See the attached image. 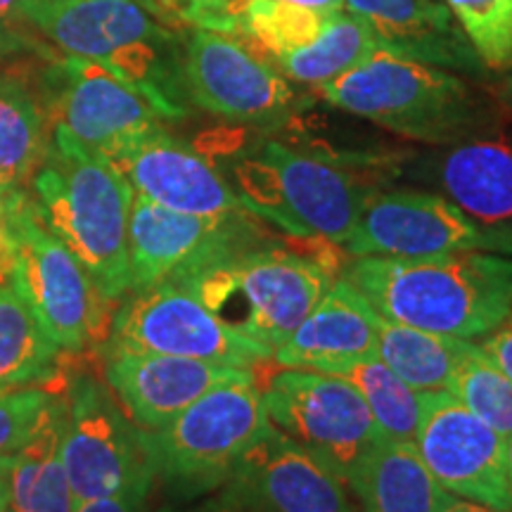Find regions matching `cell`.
<instances>
[{"label":"cell","instance_id":"14","mask_svg":"<svg viewBox=\"0 0 512 512\" xmlns=\"http://www.w3.org/2000/svg\"><path fill=\"white\" fill-rule=\"evenodd\" d=\"M413 444L448 494L512 512L505 439L451 392H425Z\"/></svg>","mask_w":512,"mask_h":512},{"label":"cell","instance_id":"13","mask_svg":"<svg viewBox=\"0 0 512 512\" xmlns=\"http://www.w3.org/2000/svg\"><path fill=\"white\" fill-rule=\"evenodd\" d=\"M344 249L351 256H415L494 252L512 256V233L484 228L444 195L370 190Z\"/></svg>","mask_w":512,"mask_h":512},{"label":"cell","instance_id":"40","mask_svg":"<svg viewBox=\"0 0 512 512\" xmlns=\"http://www.w3.org/2000/svg\"><path fill=\"white\" fill-rule=\"evenodd\" d=\"M441 512H501V510H494L489 508V505H482L475 501H467V498H460V496H448Z\"/></svg>","mask_w":512,"mask_h":512},{"label":"cell","instance_id":"30","mask_svg":"<svg viewBox=\"0 0 512 512\" xmlns=\"http://www.w3.org/2000/svg\"><path fill=\"white\" fill-rule=\"evenodd\" d=\"M330 15L287 0H247L235 38L273 62L316 41Z\"/></svg>","mask_w":512,"mask_h":512},{"label":"cell","instance_id":"34","mask_svg":"<svg viewBox=\"0 0 512 512\" xmlns=\"http://www.w3.org/2000/svg\"><path fill=\"white\" fill-rule=\"evenodd\" d=\"M46 389H15L0 394V458L17 451L34 432L50 399Z\"/></svg>","mask_w":512,"mask_h":512},{"label":"cell","instance_id":"9","mask_svg":"<svg viewBox=\"0 0 512 512\" xmlns=\"http://www.w3.org/2000/svg\"><path fill=\"white\" fill-rule=\"evenodd\" d=\"M62 460L74 505L131 491L150 494L155 472L140 430L117 396L93 375H76L64 394Z\"/></svg>","mask_w":512,"mask_h":512},{"label":"cell","instance_id":"35","mask_svg":"<svg viewBox=\"0 0 512 512\" xmlns=\"http://www.w3.org/2000/svg\"><path fill=\"white\" fill-rule=\"evenodd\" d=\"M29 192L27 188H12V185L0 183V280H5L12 252V221L19 204L24 202Z\"/></svg>","mask_w":512,"mask_h":512},{"label":"cell","instance_id":"8","mask_svg":"<svg viewBox=\"0 0 512 512\" xmlns=\"http://www.w3.org/2000/svg\"><path fill=\"white\" fill-rule=\"evenodd\" d=\"M5 283L29 306L41 330L60 351H83L105 325V306L76 254L50 233L27 195L12 221V252Z\"/></svg>","mask_w":512,"mask_h":512},{"label":"cell","instance_id":"2","mask_svg":"<svg viewBox=\"0 0 512 512\" xmlns=\"http://www.w3.org/2000/svg\"><path fill=\"white\" fill-rule=\"evenodd\" d=\"M22 19L62 55L112 72L143 95L162 121L188 117L183 38L143 0H22Z\"/></svg>","mask_w":512,"mask_h":512},{"label":"cell","instance_id":"41","mask_svg":"<svg viewBox=\"0 0 512 512\" xmlns=\"http://www.w3.org/2000/svg\"><path fill=\"white\" fill-rule=\"evenodd\" d=\"M287 3L302 5V8H309L316 12H325V15H330V12H337V10H344V0H287Z\"/></svg>","mask_w":512,"mask_h":512},{"label":"cell","instance_id":"33","mask_svg":"<svg viewBox=\"0 0 512 512\" xmlns=\"http://www.w3.org/2000/svg\"><path fill=\"white\" fill-rule=\"evenodd\" d=\"M143 3L147 10L162 17V22L216 31V34L235 38L247 0H143Z\"/></svg>","mask_w":512,"mask_h":512},{"label":"cell","instance_id":"26","mask_svg":"<svg viewBox=\"0 0 512 512\" xmlns=\"http://www.w3.org/2000/svg\"><path fill=\"white\" fill-rule=\"evenodd\" d=\"M53 121L24 81L0 76V183L24 188L43 164Z\"/></svg>","mask_w":512,"mask_h":512},{"label":"cell","instance_id":"16","mask_svg":"<svg viewBox=\"0 0 512 512\" xmlns=\"http://www.w3.org/2000/svg\"><path fill=\"white\" fill-rule=\"evenodd\" d=\"M247 512H358L344 479L271 427L221 486Z\"/></svg>","mask_w":512,"mask_h":512},{"label":"cell","instance_id":"4","mask_svg":"<svg viewBox=\"0 0 512 512\" xmlns=\"http://www.w3.org/2000/svg\"><path fill=\"white\" fill-rule=\"evenodd\" d=\"M166 280L188 287L228 328L275 351L332 285L330 268L256 228Z\"/></svg>","mask_w":512,"mask_h":512},{"label":"cell","instance_id":"10","mask_svg":"<svg viewBox=\"0 0 512 512\" xmlns=\"http://www.w3.org/2000/svg\"><path fill=\"white\" fill-rule=\"evenodd\" d=\"M261 394L275 430L344 482L384 437L368 403L342 377L287 368L268 377Z\"/></svg>","mask_w":512,"mask_h":512},{"label":"cell","instance_id":"32","mask_svg":"<svg viewBox=\"0 0 512 512\" xmlns=\"http://www.w3.org/2000/svg\"><path fill=\"white\" fill-rule=\"evenodd\" d=\"M486 69H512V0H446Z\"/></svg>","mask_w":512,"mask_h":512},{"label":"cell","instance_id":"3","mask_svg":"<svg viewBox=\"0 0 512 512\" xmlns=\"http://www.w3.org/2000/svg\"><path fill=\"white\" fill-rule=\"evenodd\" d=\"M38 216L81 261L107 302L131 290L128 219L133 192L110 159L53 124L43 164L31 178Z\"/></svg>","mask_w":512,"mask_h":512},{"label":"cell","instance_id":"36","mask_svg":"<svg viewBox=\"0 0 512 512\" xmlns=\"http://www.w3.org/2000/svg\"><path fill=\"white\" fill-rule=\"evenodd\" d=\"M479 347L484 349V354L489 356L498 366V370L512 382V318L505 320L501 328L489 332V337H486Z\"/></svg>","mask_w":512,"mask_h":512},{"label":"cell","instance_id":"5","mask_svg":"<svg viewBox=\"0 0 512 512\" xmlns=\"http://www.w3.org/2000/svg\"><path fill=\"white\" fill-rule=\"evenodd\" d=\"M316 93L337 110L427 145L460 143L489 126L482 98L458 74L384 48Z\"/></svg>","mask_w":512,"mask_h":512},{"label":"cell","instance_id":"43","mask_svg":"<svg viewBox=\"0 0 512 512\" xmlns=\"http://www.w3.org/2000/svg\"><path fill=\"white\" fill-rule=\"evenodd\" d=\"M0 512H10V508H8V491H5L3 479H0Z\"/></svg>","mask_w":512,"mask_h":512},{"label":"cell","instance_id":"27","mask_svg":"<svg viewBox=\"0 0 512 512\" xmlns=\"http://www.w3.org/2000/svg\"><path fill=\"white\" fill-rule=\"evenodd\" d=\"M60 354L22 297L0 280V394L55 380Z\"/></svg>","mask_w":512,"mask_h":512},{"label":"cell","instance_id":"6","mask_svg":"<svg viewBox=\"0 0 512 512\" xmlns=\"http://www.w3.org/2000/svg\"><path fill=\"white\" fill-rule=\"evenodd\" d=\"M242 209L292 238L344 247L370 190L335 159L264 140L235 159L230 178Z\"/></svg>","mask_w":512,"mask_h":512},{"label":"cell","instance_id":"12","mask_svg":"<svg viewBox=\"0 0 512 512\" xmlns=\"http://www.w3.org/2000/svg\"><path fill=\"white\" fill-rule=\"evenodd\" d=\"M107 344L245 370L273 356L271 349L228 328L174 280L128 292L114 313Z\"/></svg>","mask_w":512,"mask_h":512},{"label":"cell","instance_id":"25","mask_svg":"<svg viewBox=\"0 0 512 512\" xmlns=\"http://www.w3.org/2000/svg\"><path fill=\"white\" fill-rule=\"evenodd\" d=\"M472 342L420 330L377 313L375 356L415 392H448Z\"/></svg>","mask_w":512,"mask_h":512},{"label":"cell","instance_id":"11","mask_svg":"<svg viewBox=\"0 0 512 512\" xmlns=\"http://www.w3.org/2000/svg\"><path fill=\"white\" fill-rule=\"evenodd\" d=\"M183 79L192 105L233 124L278 128L302 107L297 88L271 60L216 31L185 34Z\"/></svg>","mask_w":512,"mask_h":512},{"label":"cell","instance_id":"42","mask_svg":"<svg viewBox=\"0 0 512 512\" xmlns=\"http://www.w3.org/2000/svg\"><path fill=\"white\" fill-rule=\"evenodd\" d=\"M505 465H508V477L512 484V434L510 437H505Z\"/></svg>","mask_w":512,"mask_h":512},{"label":"cell","instance_id":"39","mask_svg":"<svg viewBox=\"0 0 512 512\" xmlns=\"http://www.w3.org/2000/svg\"><path fill=\"white\" fill-rule=\"evenodd\" d=\"M159 512H247V510L242 508L233 496H228L226 491L219 489V494L207 498V501L188 503V505H164Z\"/></svg>","mask_w":512,"mask_h":512},{"label":"cell","instance_id":"19","mask_svg":"<svg viewBox=\"0 0 512 512\" xmlns=\"http://www.w3.org/2000/svg\"><path fill=\"white\" fill-rule=\"evenodd\" d=\"M110 162L133 192L166 209L197 216L242 211L233 185L195 147L166 133L164 126L133 140Z\"/></svg>","mask_w":512,"mask_h":512},{"label":"cell","instance_id":"20","mask_svg":"<svg viewBox=\"0 0 512 512\" xmlns=\"http://www.w3.org/2000/svg\"><path fill=\"white\" fill-rule=\"evenodd\" d=\"M344 10L368 22L384 50L477 74L484 67L446 0H344Z\"/></svg>","mask_w":512,"mask_h":512},{"label":"cell","instance_id":"18","mask_svg":"<svg viewBox=\"0 0 512 512\" xmlns=\"http://www.w3.org/2000/svg\"><path fill=\"white\" fill-rule=\"evenodd\" d=\"M256 228V216L245 209L221 216H197L166 209L136 195L128 219V292L145 290L171 275L190 271Z\"/></svg>","mask_w":512,"mask_h":512},{"label":"cell","instance_id":"24","mask_svg":"<svg viewBox=\"0 0 512 512\" xmlns=\"http://www.w3.org/2000/svg\"><path fill=\"white\" fill-rule=\"evenodd\" d=\"M361 512H441L451 496L413 441L382 437L347 477Z\"/></svg>","mask_w":512,"mask_h":512},{"label":"cell","instance_id":"17","mask_svg":"<svg viewBox=\"0 0 512 512\" xmlns=\"http://www.w3.org/2000/svg\"><path fill=\"white\" fill-rule=\"evenodd\" d=\"M105 382L133 425L143 432H155L214 387L254 382V375L252 370L197 358L105 344Z\"/></svg>","mask_w":512,"mask_h":512},{"label":"cell","instance_id":"7","mask_svg":"<svg viewBox=\"0 0 512 512\" xmlns=\"http://www.w3.org/2000/svg\"><path fill=\"white\" fill-rule=\"evenodd\" d=\"M271 427L256 382H230L190 403L162 430H140V439L155 482L162 479L174 496L192 501L219 491Z\"/></svg>","mask_w":512,"mask_h":512},{"label":"cell","instance_id":"23","mask_svg":"<svg viewBox=\"0 0 512 512\" xmlns=\"http://www.w3.org/2000/svg\"><path fill=\"white\" fill-rule=\"evenodd\" d=\"M64 396L50 394L34 432L17 451L0 458V479L10 512H74L62 460Z\"/></svg>","mask_w":512,"mask_h":512},{"label":"cell","instance_id":"44","mask_svg":"<svg viewBox=\"0 0 512 512\" xmlns=\"http://www.w3.org/2000/svg\"><path fill=\"white\" fill-rule=\"evenodd\" d=\"M510 93H512V79H510Z\"/></svg>","mask_w":512,"mask_h":512},{"label":"cell","instance_id":"21","mask_svg":"<svg viewBox=\"0 0 512 512\" xmlns=\"http://www.w3.org/2000/svg\"><path fill=\"white\" fill-rule=\"evenodd\" d=\"M375 342L377 311L347 278H339L273 351V358L285 368L323 370L351 358L375 356Z\"/></svg>","mask_w":512,"mask_h":512},{"label":"cell","instance_id":"15","mask_svg":"<svg viewBox=\"0 0 512 512\" xmlns=\"http://www.w3.org/2000/svg\"><path fill=\"white\" fill-rule=\"evenodd\" d=\"M43 86L50 121L107 159L162 126L143 95L91 60L57 57Z\"/></svg>","mask_w":512,"mask_h":512},{"label":"cell","instance_id":"22","mask_svg":"<svg viewBox=\"0 0 512 512\" xmlns=\"http://www.w3.org/2000/svg\"><path fill=\"white\" fill-rule=\"evenodd\" d=\"M446 200L484 228L512 233V140L475 136L448 145L432 164Z\"/></svg>","mask_w":512,"mask_h":512},{"label":"cell","instance_id":"31","mask_svg":"<svg viewBox=\"0 0 512 512\" xmlns=\"http://www.w3.org/2000/svg\"><path fill=\"white\" fill-rule=\"evenodd\" d=\"M448 392L470 408L491 430L510 437L512 434V382L479 344H472L453 375Z\"/></svg>","mask_w":512,"mask_h":512},{"label":"cell","instance_id":"37","mask_svg":"<svg viewBox=\"0 0 512 512\" xmlns=\"http://www.w3.org/2000/svg\"><path fill=\"white\" fill-rule=\"evenodd\" d=\"M19 24H24L22 0H0V55L22 48Z\"/></svg>","mask_w":512,"mask_h":512},{"label":"cell","instance_id":"38","mask_svg":"<svg viewBox=\"0 0 512 512\" xmlns=\"http://www.w3.org/2000/svg\"><path fill=\"white\" fill-rule=\"evenodd\" d=\"M145 491H131V494H119L110 498H95V501H83L74 505V512H145Z\"/></svg>","mask_w":512,"mask_h":512},{"label":"cell","instance_id":"1","mask_svg":"<svg viewBox=\"0 0 512 512\" xmlns=\"http://www.w3.org/2000/svg\"><path fill=\"white\" fill-rule=\"evenodd\" d=\"M344 278L382 316L460 339L501 328L512 316V256L453 252L358 256Z\"/></svg>","mask_w":512,"mask_h":512},{"label":"cell","instance_id":"28","mask_svg":"<svg viewBox=\"0 0 512 512\" xmlns=\"http://www.w3.org/2000/svg\"><path fill=\"white\" fill-rule=\"evenodd\" d=\"M380 48V38L368 22L347 10H337L328 17L316 41L278 57L273 64L290 81L316 88L356 69Z\"/></svg>","mask_w":512,"mask_h":512},{"label":"cell","instance_id":"29","mask_svg":"<svg viewBox=\"0 0 512 512\" xmlns=\"http://www.w3.org/2000/svg\"><path fill=\"white\" fill-rule=\"evenodd\" d=\"M316 373L335 375L347 380L363 401L368 403L370 413L380 427L384 437L399 441H415L425 392H415L401 377H396L377 356H361L351 361L325 366Z\"/></svg>","mask_w":512,"mask_h":512}]
</instances>
